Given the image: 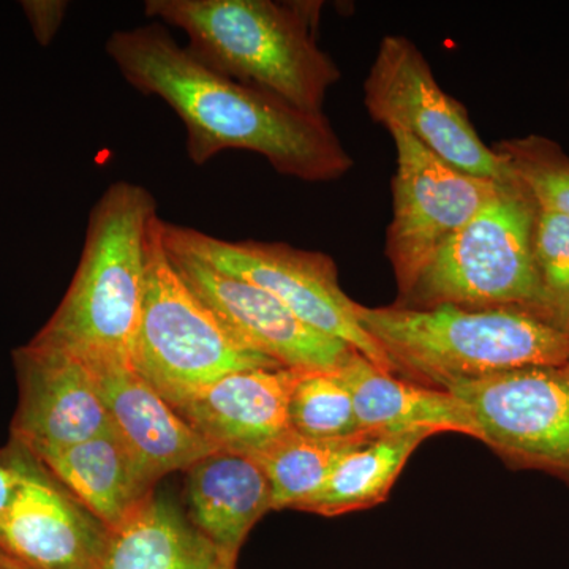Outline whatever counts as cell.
Returning <instances> with one entry per match:
<instances>
[{"label": "cell", "instance_id": "obj_25", "mask_svg": "<svg viewBox=\"0 0 569 569\" xmlns=\"http://www.w3.org/2000/svg\"><path fill=\"white\" fill-rule=\"evenodd\" d=\"M21 9L28 18L33 37L41 47H50L66 20L69 2L66 0H24Z\"/></svg>", "mask_w": 569, "mask_h": 569}, {"label": "cell", "instance_id": "obj_21", "mask_svg": "<svg viewBox=\"0 0 569 569\" xmlns=\"http://www.w3.org/2000/svg\"><path fill=\"white\" fill-rule=\"evenodd\" d=\"M376 436L359 432L342 438H316L291 430L254 460L263 468L271 488L272 511L296 509L325 485L348 452Z\"/></svg>", "mask_w": 569, "mask_h": 569}, {"label": "cell", "instance_id": "obj_1", "mask_svg": "<svg viewBox=\"0 0 569 569\" xmlns=\"http://www.w3.org/2000/svg\"><path fill=\"white\" fill-rule=\"evenodd\" d=\"M104 50L123 80L179 116L187 156L198 167L236 149L260 153L277 173L305 182L336 181L353 168L323 112L299 110L217 73L176 43L160 22L112 32Z\"/></svg>", "mask_w": 569, "mask_h": 569}, {"label": "cell", "instance_id": "obj_11", "mask_svg": "<svg viewBox=\"0 0 569 569\" xmlns=\"http://www.w3.org/2000/svg\"><path fill=\"white\" fill-rule=\"evenodd\" d=\"M10 447L21 482L0 518V553L28 569H99L111 531L28 449Z\"/></svg>", "mask_w": 569, "mask_h": 569}, {"label": "cell", "instance_id": "obj_17", "mask_svg": "<svg viewBox=\"0 0 569 569\" xmlns=\"http://www.w3.org/2000/svg\"><path fill=\"white\" fill-rule=\"evenodd\" d=\"M187 471V518L223 556L239 557L250 530L272 511L271 488L257 460L212 452Z\"/></svg>", "mask_w": 569, "mask_h": 569}, {"label": "cell", "instance_id": "obj_28", "mask_svg": "<svg viewBox=\"0 0 569 569\" xmlns=\"http://www.w3.org/2000/svg\"><path fill=\"white\" fill-rule=\"evenodd\" d=\"M0 569H28L22 567V565L17 563V561H13L9 559V557L2 556L0 553Z\"/></svg>", "mask_w": 569, "mask_h": 569}, {"label": "cell", "instance_id": "obj_3", "mask_svg": "<svg viewBox=\"0 0 569 569\" xmlns=\"http://www.w3.org/2000/svg\"><path fill=\"white\" fill-rule=\"evenodd\" d=\"M156 198L140 183H110L93 204L80 263L61 305L33 346L56 348L82 361L132 365L144 293L146 260Z\"/></svg>", "mask_w": 569, "mask_h": 569}, {"label": "cell", "instance_id": "obj_8", "mask_svg": "<svg viewBox=\"0 0 569 569\" xmlns=\"http://www.w3.org/2000/svg\"><path fill=\"white\" fill-rule=\"evenodd\" d=\"M365 104L373 121L410 134L463 173L515 181L507 160L479 138L466 107L441 89L425 54L407 37L380 41L365 81Z\"/></svg>", "mask_w": 569, "mask_h": 569}, {"label": "cell", "instance_id": "obj_9", "mask_svg": "<svg viewBox=\"0 0 569 569\" xmlns=\"http://www.w3.org/2000/svg\"><path fill=\"white\" fill-rule=\"evenodd\" d=\"M389 133L397 159L387 257L399 299H403L438 250L477 216L505 182L463 173L410 134L400 130Z\"/></svg>", "mask_w": 569, "mask_h": 569}, {"label": "cell", "instance_id": "obj_18", "mask_svg": "<svg viewBox=\"0 0 569 569\" xmlns=\"http://www.w3.org/2000/svg\"><path fill=\"white\" fill-rule=\"evenodd\" d=\"M36 459L110 531L132 518L156 492L157 482L114 426L100 436Z\"/></svg>", "mask_w": 569, "mask_h": 569}, {"label": "cell", "instance_id": "obj_7", "mask_svg": "<svg viewBox=\"0 0 569 569\" xmlns=\"http://www.w3.org/2000/svg\"><path fill=\"white\" fill-rule=\"evenodd\" d=\"M163 242L170 252L197 258L274 296L310 328L347 343L383 372L397 367L359 323L353 299L342 290L331 257L280 242L224 241L194 228L164 222Z\"/></svg>", "mask_w": 569, "mask_h": 569}, {"label": "cell", "instance_id": "obj_16", "mask_svg": "<svg viewBox=\"0 0 569 569\" xmlns=\"http://www.w3.org/2000/svg\"><path fill=\"white\" fill-rule=\"evenodd\" d=\"M339 373L353 397L361 432L385 437L425 430L433 436L458 432L481 440L470 408L448 389L397 378L356 351Z\"/></svg>", "mask_w": 569, "mask_h": 569}, {"label": "cell", "instance_id": "obj_23", "mask_svg": "<svg viewBox=\"0 0 569 569\" xmlns=\"http://www.w3.org/2000/svg\"><path fill=\"white\" fill-rule=\"evenodd\" d=\"M493 149L507 160L516 181L529 190L538 208L569 219V156L559 142L527 134L497 142Z\"/></svg>", "mask_w": 569, "mask_h": 569}, {"label": "cell", "instance_id": "obj_15", "mask_svg": "<svg viewBox=\"0 0 569 569\" xmlns=\"http://www.w3.org/2000/svg\"><path fill=\"white\" fill-rule=\"evenodd\" d=\"M82 362L91 372L112 426L153 481L189 470L198 460L220 451L194 432L129 362Z\"/></svg>", "mask_w": 569, "mask_h": 569}, {"label": "cell", "instance_id": "obj_12", "mask_svg": "<svg viewBox=\"0 0 569 569\" xmlns=\"http://www.w3.org/2000/svg\"><path fill=\"white\" fill-rule=\"evenodd\" d=\"M170 254L182 279L224 326L244 346L277 365L290 369L339 370L355 353L347 343L299 320L261 288L223 274L197 258Z\"/></svg>", "mask_w": 569, "mask_h": 569}, {"label": "cell", "instance_id": "obj_10", "mask_svg": "<svg viewBox=\"0 0 569 569\" xmlns=\"http://www.w3.org/2000/svg\"><path fill=\"white\" fill-rule=\"evenodd\" d=\"M441 389L470 408L482 443L498 456L569 485V362L449 381Z\"/></svg>", "mask_w": 569, "mask_h": 569}, {"label": "cell", "instance_id": "obj_20", "mask_svg": "<svg viewBox=\"0 0 569 569\" xmlns=\"http://www.w3.org/2000/svg\"><path fill=\"white\" fill-rule=\"evenodd\" d=\"M432 436L418 430L373 438L369 443L348 452L320 490L296 509L336 518L383 503L408 459L422 441Z\"/></svg>", "mask_w": 569, "mask_h": 569}, {"label": "cell", "instance_id": "obj_2", "mask_svg": "<svg viewBox=\"0 0 569 569\" xmlns=\"http://www.w3.org/2000/svg\"><path fill=\"white\" fill-rule=\"evenodd\" d=\"M318 3L272 0L144 2L146 17L183 32L197 61L307 112H323L329 89L342 78L318 47Z\"/></svg>", "mask_w": 569, "mask_h": 569}, {"label": "cell", "instance_id": "obj_14", "mask_svg": "<svg viewBox=\"0 0 569 569\" xmlns=\"http://www.w3.org/2000/svg\"><path fill=\"white\" fill-rule=\"evenodd\" d=\"M299 370L277 367L231 373L170 406L213 447L254 459L293 430L288 407Z\"/></svg>", "mask_w": 569, "mask_h": 569}, {"label": "cell", "instance_id": "obj_22", "mask_svg": "<svg viewBox=\"0 0 569 569\" xmlns=\"http://www.w3.org/2000/svg\"><path fill=\"white\" fill-rule=\"evenodd\" d=\"M288 415L291 429L301 436L342 438L361 432L353 397L339 370H299Z\"/></svg>", "mask_w": 569, "mask_h": 569}, {"label": "cell", "instance_id": "obj_5", "mask_svg": "<svg viewBox=\"0 0 569 569\" xmlns=\"http://www.w3.org/2000/svg\"><path fill=\"white\" fill-rule=\"evenodd\" d=\"M537 217V201L522 183H501L396 306L519 309L548 321L533 258Z\"/></svg>", "mask_w": 569, "mask_h": 569}, {"label": "cell", "instance_id": "obj_27", "mask_svg": "<svg viewBox=\"0 0 569 569\" xmlns=\"http://www.w3.org/2000/svg\"><path fill=\"white\" fill-rule=\"evenodd\" d=\"M236 563H238V557L223 556V553H220L216 569H236Z\"/></svg>", "mask_w": 569, "mask_h": 569}, {"label": "cell", "instance_id": "obj_19", "mask_svg": "<svg viewBox=\"0 0 569 569\" xmlns=\"http://www.w3.org/2000/svg\"><path fill=\"white\" fill-rule=\"evenodd\" d=\"M220 552L179 505L153 492L112 530L99 569H216Z\"/></svg>", "mask_w": 569, "mask_h": 569}, {"label": "cell", "instance_id": "obj_6", "mask_svg": "<svg viewBox=\"0 0 569 569\" xmlns=\"http://www.w3.org/2000/svg\"><path fill=\"white\" fill-rule=\"evenodd\" d=\"M162 228L157 217L149 234L133 369L170 403L231 373L282 367L244 346L198 298L164 247Z\"/></svg>", "mask_w": 569, "mask_h": 569}, {"label": "cell", "instance_id": "obj_4", "mask_svg": "<svg viewBox=\"0 0 569 569\" xmlns=\"http://www.w3.org/2000/svg\"><path fill=\"white\" fill-rule=\"evenodd\" d=\"M356 317L397 372L426 387L569 362L568 332L519 309L358 305Z\"/></svg>", "mask_w": 569, "mask_h": 569}, {"label": "cell", "instance_id": "obj_26", "mask_svg": "<svg viewBox=\"0 0 569 569\" xmlns=\"http://www.w3.org/2000/svg\"><path fill=\"white\" fill-rule=\"evenodd\" d=\"M21 471L14 458L13 448L0 449V518L10 507L18 488H20Z\"/></svg>", "mask_w": 569, "mask_h": 569}, {"label": "cell", "instance_id": "obj_13", "mask_svg": "<svg viewBox=\"0 0 569 569\" xmlns=\"http://www.w3.org/2000/svg\"><path fill=\"white\" fill-rule=\"evenodd\" d=\"M20 402L11 441L33 458L100 436L112 427L88 367L56 348L28 346L13 351Z\"/></svg>", "mask_w": 569, "mask_h": 569}, {"label": "cell", "instance_id": "obj_24", "mask_svg": "<svg viewBox=\"0 0 569 569\" xmlns=\"http://www.w3.org/2000/svg\"><path fill=\"white\" fill-rule=\"evenodd\" d=\"M535 268L548 323L569 335V219L538 208Z\"/></svg>", "mask_w": 569, "mask_h": 569}]
</instances>
